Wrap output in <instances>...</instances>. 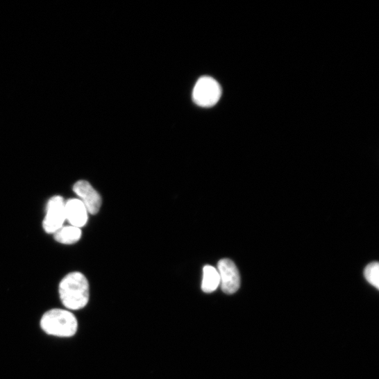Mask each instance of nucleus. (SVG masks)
Here are the masks:
<instances>
[{
	"label": "nucleus",
	"mask_w": 379,
	"mask_h": 379,
	"mask_svg": "<svg viewBox=\"0 0 379 379\" xmlns=\"http://www.w3.org/2000/svg\"><path fill=\"white\" fill-rule=\"evenodd\" d=\"M65 202L60 196L51 198L47 204L43 228L47 233H55L66 221Z\"/></svg>",
	"instance_id": "20e7f679"
},
{
	"label": "nucleus",
	"mask_w": 379,
	"mask_h": 379,
	"mask_svg": "<svg viewBox=\"0 0 379 379\" xmlns=\"http://www.w3.org/2000/svg\"><path fill=\"white\" fill-rule=\"evenodd\" d=\"M61 302L69 310L85 308L90 299V285L85 276L79 272L69 273L59 285Z\"/></svg>",
	"instance_id": "f257e3e1"
},
{
	"label": "nucleus",
	"mask_w": 379,
	"mask_h": 379,
	"mask_svg": "<svg viewBox=\"0 0 379 379\" xmlns=\"http://www.w3.org/2000/svg\"><path fill=\"white\" fill-rule=\"evenodd\" d=\"M66 219L71 226L82 228L88 221V211L80 199H71L65 203Z\"/></svg>",
	"instance_id": "0eeeda50"
},
{
	"label": "nucleus",
	"mask_w": 379,
	"mask_h": 379,
	"mask_svg": "<svg viewBox=\"0 0 379 379\" xmlns=\"http://www.w3.org/2000/svg\"><path fill=\"white\" fill-rule=\"evenodd\" d=\"M40 326L49 335L71 337L76 334L78 323L76 316L71 310L51 309L43 314Z\"/></svg>",
	"instance_id": "f03ea898"
},
{
	"label": "nucleus",
	"mask_w": 379,
	"mask_h": 379,
	"mask_svg": "<svg viewBox=\"0 0 379 379\" xmlns=\"http://www.w3.org/2000/svg\"><path fill=\"white\" fill-rule=\"evenodd\" d=\"M220 286V277L217 269L205 266L203 269L202 289L205 293H212Z\"/></svg>",
	"instance_id": "1a4fd4ad"
},
{
	"label": "nucleus",
	"mask_w": 379,
	"mask_h": 379,
	"mask_svg": "<svg viewBox=\"0 0 379 379\" xmlns=\"http://www.w3.org/2000/svg\"><path fill=\"white\" fill-rule=\"evenodd\" d=\"M366 280L377 289H379V264L378 262L369 264L364 269Z\"/></svg>",
	"instance_id": "9d476101"
},
{
	"label": "nucleus",
	"mask_w": 379,
	"mask_h": 379,
	"mask_svg": "<svg viewBox=\"0 0 379 379\" xmlns=\"http://www.w3.org/2000/svg\"><path fill=\"white\" fill-rule=\"evenodd\" d=\"M221 94L219 83L211 77L204 76L198 81L194 87L193 99L198 106L209 108L219 102Z\"/></svg>",
	"instance_id": "7ed1b4c3"
},
{
	"label": "nucleus",
	"mask_w": 379,
	"mask_h": 379,
	"mask_svg": "<svg viewBox=\"0 0 379 379\" xmlns=\"http://www.w3.org/2000/svg\"><path fill=\"white\" fill-rule=\"evenodd\" d=\"M220 277V285L224 293L233 294L240 287V276L235 264L228 259L219 262L217 269Z\"/></svg>",
	"instance_id": "39448f33"
},
{
	"label": "nucleus",
	"mask_w": 379,
	"mask_h": 379,
	"mask_svg": "<svg viewBox=\"0 0 379 379\" xmlns=\"http://www.w3.org/2000/svg\"><path fill=\"white\" fill-rule=\"evenodd\" d=\"M74 191L86 207L89 213L96 214L99 212L102 200L91 184L86 180H79L74 186Z\"/></svg>",
	"instance_id": "423d86ee"
},
{
	"label": "nucleus",
	"mask_w": 379,
	"mask_h": 379,
	"mask_svg": "<svg viewBox=\"0 0 379 379\" xmlns=\"http://www.w3.org/2000/svg\"><path fill=\"white\" fill-rule=\"evenodd\" d=\"M81 229L73 226H62L54 233L55 239L65 244L76 243L81 239Z\"/></svg>",
	"instance_id": "6e6552de"
}]
</instances>
